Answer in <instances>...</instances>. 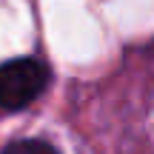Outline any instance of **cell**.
Instances as JSON below:
<instances>
[{
  "instance_id": "1",
  "label": "cell",
  "mask_w": 154,
  "mask_h": 154,
  "mask_svg": "<svg viewBox=\"0 0 154 154\" xmlns=\"http://www.w3.org/2000/svg\"><path fill=\"white\" fill-rule=\"evenodd\" d=\"M49 83V72L32 57H20L0 66V106L6 111H17L29 106Z\"/></svg>"
},
{
  "instance_id": "2",
  "label": "cell",
  "mask_w": 154,
  "mask_h": 154,
  "mask_svg": "<svg viewBox=\"0 0 154 154\" xmlns=\"http://www.w3.org/2000/svg\"><path fill=\"white\" fill-rule=\"evenodd\" d=\"M3 154H57V151L49 143H40V140H17Z\"/></svg>"
}]
</instances>
